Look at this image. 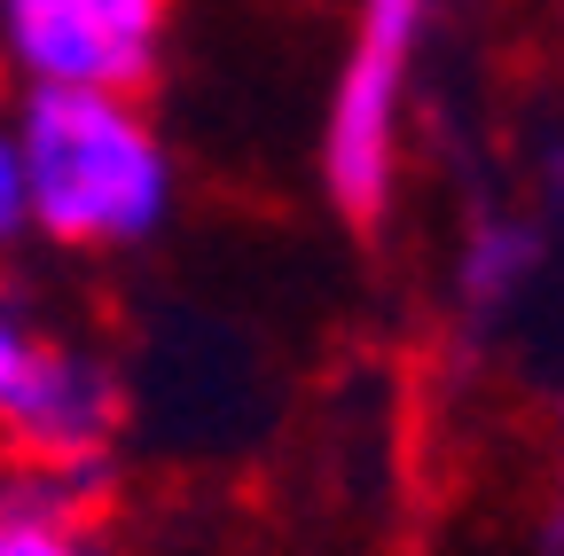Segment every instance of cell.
Segmentation results:
<instances>
[{
  "mask_svg": "<svg viewBox=\"0 0 564 556\" xmlns=\"http://www.w3.org/2000/svg\"><path fill=\"white\" fill-rule=\"evenodd\" d=\"M24 212L55 243H133L165 212V150L110 87H40L24 110Z\"/></svg>",
  "mask_w": 564,
  "mask_h": 556,
  "instance_id": "obj_1",
  "label": "cell"
},
{
  "mask_svg": "<svg viewBox=\"0 0 564 556\" xmlns=\"http://www.w3.org/2000/svg\"><path fill=\"white\" fill-rule=\"evenodd\" d=\"M415 24H423V0H361V40H352V63L337 79L329 142H322L329 196L352 228H369L392 188V110H400Z\"/></svg>",
  "mask_w": 564,
  "mask_h": 556,
  "instance_id": "obj_2",
  "label": "cell"
},
{
  "mask_svg": "<svg viewBox=\"0 0 564 556\" xmlns=\"http://www.w3.org/2000/svg\"><path fill=\"white\" fill-rule=\"evenodd\" d=\"M165 0H9V47L40 87H141Z\"/></svg>",
  "mask_w": 564,
  "mask_h": 556,
  "instance_id": "obj_3",
  "label": "cell"
},
{
  "mask_svg": "<svg viewBox=\"0 0 564 556\" xmlns=\"http://www.w3.org/2000/svg\"><path fill=\"white\" fill-rule=\"evenodd\" d=\"M0 432H9V447L32 462V470H55V478H79V462H95L118 432V392L102 369L70 361V353H47L32 361V377L9 392V407H0Z\"/></svg>",
  "mask_w": 564,
  "mask_h": 556,
  "instance_id": "obj_4",
  "label": "cell"
},
{
  "mask_svg": "<svg viewBox=\"0 0 564 556\" xmlns=\"http://www.w3.org/2000/svg\"><path fill=\"white\" fill-rule=\"evenodd\" d=\"M0 556H87L79 525L47 494H9L0 502Z\"/></svg>",
  "mask_w": 564,
  "mask_h": 556,
  "instance_id": "obj_5",
  "label": "cell"
},
{
  "mask_svg": "<svg viewBox=\"0 0 564 556\" xmlns=\"http://www.w3.org/2000/svg\"><path fill=\"white\" fill-rule=\"evenodd\" d=\"M47 353V345L24 329V321H9V314H0V407H9V392L32 377V361Z\"/></svg>",
  "mask_w": 564,
  "mask_h": 556,
  "instance_id": "obj_6",
  "label": "cell"
},
{
  "mask_svg": "<svg viewBox=\"0 0 564 556\" xmlns=\"http://www.w3.org/2000/svg\"><path fill=\"white\" fill-rule=\"evenodd\" d=\"M17 220H32V212H24V157L0 142V236H9Z\"/></svg>",
  "mask_w": 564,
  "mask_h": 556,
  "instance_id": "obj_7",
  "label": "cell"
}]
</instances>
